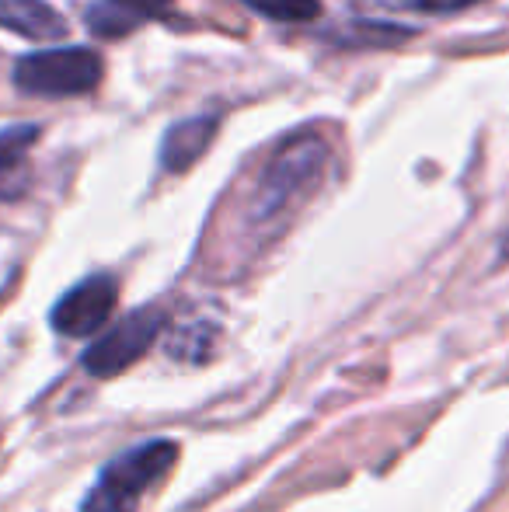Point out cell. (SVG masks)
<instances>
[{
	"label": "cell",
	"mask_w": 509,
	"mask_h": 512,
	"mask_svg": "<svg viewBox=\"0 0 509 512\" xmlns=\"http://www.w3.org/2000/svg\"><path fill=\"white\" fill-rule=\"evenodd\" d=\"M178 446L171 439H150L119 453L102 467L95 488L81 502V512H136L140 499L175 467Z\"/></svg>",
	"instance_id": "cell-1"
},
{
	"label": "cell",
	"mask_w": 509,
	"mask_h": 512,
	"mask_svg": "<svg viewBox=\"0 0 509 512\" xmlns=\"http://www.w3.org/2000/svg\"><path fill=\"white\" fill-rule=\"evenodd\" d=\"M102 81V56L91 49H42L14 67V84L25 95L74 98L88 95Z\"/></svg>",
	"instance_id": "cell-2"
},
{
	"label": "cell",
	"mask_w": 509,
	"mask_h": 512,
	"mask_svg": "<svg viewBox=\"0 0 509 512\" xmlns=\"http://www.w3.org/2000/svg\"><path fill=\"white\" fill-rule=\"evenodd\" d=\"M325 157H328L325 143L314 140V136H300V140L286 143L283 154L269 164L262 185H258V203H255L258 220H269V216L283 213L286 206H293V199L307 196L314 178L321 175Z\"/></svg>",
	"instance_id": "cell-3"
},
{
	"label": "cell",
	"mask_w": 509,
	"mask_h": 512,
	"mask_svg": "<svg viewBox=\"0 0 509 512\" xmlns=\"http://www.w3.org/2000/svg\"><path fill=\"white\" fill-rule=\"evenodd\" d=\"M164 331V314L154 307L133 310L119 324H112L88 352H84V370L91 377H116L126 366H133L150 345L161 338Z\"/></svg>",
	"instance_id": "cell-4"
},
{
	"label": "cell",
	"mask_w": 509,
	"mask_h": 512,
	"mask_svg": "<svg viewBox=\"0 0 509 512\" xmlns=\"http://www.w3.org/2000/svg\"><path fill=\"white\" fill-rule=\"evenodd\" d=\"M119 300V286L112 276H91L77 283L53 307V328L67 338H88L112 317Z\"/></svg>",
	"instance_id": "cell-5"
},
{
	"label": "cell",
	"mask_w": 509,
	"mask_h": 512,
	"mask_svg": "<svg viewBox=\"0 0 509 512\" xmlns=\"http://www.w3.org/2000/svg\"><path fill=\"white\" fill-rule=\"evenodd\" d=\"M0 28L32 42H53L67 32V21L46 0H0Z\"/></svg>",
	"instance_id": "cell-6"
},
{
	"label": "cell",
	"mask_w": 509,
	"mask_h": 512,
	"mask_svg": "<svg viewBox=\"0 0 509 512\" xmlns=\"http://www.w3.org/2000/svg\"><path fill=\"white\" fill-rule=\"evenodd\" d=\"M213 133H217V119H213V115H196V119L175 122L161 143L164 168L189 171L192 164L206 154V147L213 143Z\"/></svg>",
	"instance_id": "cell-7"
},
{
	"label": "cell",
	"mask_w": 509,
	"mask_h": 512,
	"mask_svg": "<svg viewBox=\"0 0 509 512\" xmlns=\"http://www.w3.org/2000/svg\"><path fill=\"white\" fill-rule=\"evenodd\" d=\"M171 0H98L88 11V25L102 39H119V35L133 32L143 18L161 14Z\"/></svg>",
	"instance_id": "cell-8"
},
{
	"label": "cell",
	"mask_w": 509,
	"mask_h": 512,
	"mask_svg": "<svg viewBox=\"0 0 509 512\" xmlns=\"http://www.w3.org/2000/svg\"><path fill=\"white\" fill-rule=\"evenodd\" d=\"M35 129H11L0 140V199H18L28 189V154Z\"/></svg>",
	"instance_id": "cell-9"
},
{
	"label": "cell",
	"mask_w": 509,
	"mask_h": 512,
	"mask_svg": "<svg viewBox=\"0 0 509 512\" xmlns=\"http://www.w3.org/2000/svg\"><path fill=\"white\" fill-rule=\"evenodd\" d=\"M252 11L265 14L272 21H290V25H304V21H314L321 14L318 0H241Z\"/></svg>",
	"instance_id": "cell-10"
},
{
	"label": "cell",
	"mask_w": 509,
	"mask_h": 512,
	"mask_svg": "<svg viewBox=\"0 0 509 512\" xmlns=\"http://www.w3.org/2000/svg\"><path fill=\"white\" fill-rule=\"evenodd\" d=\"M422 11H433V14H450V11H464V7H475L482 0H415Z\"/></svg>",
	"instance_id": "cell-11"
}]
</instances>
